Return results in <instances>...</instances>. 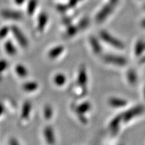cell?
<instances>
[{
	"instance_id": "obj_4",
	"label": "cell",
	"mask_w": 145,
	"mask_h": 145,
	"mask_svg": "<svg viewBox=\"0 0 145 145\" xmlns=\"http://www.w3.org/2000/svg\"><path fill=\"white\" fill-rule=\"evenodd\" d=\"M87 83H88V75L87 71L84 66H81L78 71L77 85L81 89V95H85L87 93Z\"/></svg>"
},
{
	"instance_id": "obj_31",
	"label": "cell",
	"mask_w": 145,
	"mask_h": 145,
	"mask_svg": "<svg viewBox=\"0 0 145 145\" xmlns=\"http://www.w3.org/2000/svg\"><path fill=\"white\" fill-rule=\"evenodd\" d=\"M25 1V0H14V2L16 3L17 5H21L24 3Z\"/></svg>"
},
{
	"instance_id": "obj_12",
	"label": "cell",
	"mask_w": 145,
	"mask_h": 145,
	"mask_svg": "<svg viewBox=\"0 0 145 145\" xmlns=\"http://www.w3.org/2000/svg\"><path fill=\"white\" fill-rule=\"evenodd\" d=\"M64 50V46H62V45H59V46L54 47V48H52V49H50L49 50V52H48V57H49L50 59H56V58L59 57V56L63 53Z\"/></svg>"
},
{
	"instance_id": "obj_32",
	"label": "cell",
	"mask_w": 145,
	"mask_h": 145,
	"mask_svg": "<svg viewBox=\"0 0 145 145\" xmlns=\"http://www.w3.org/2000/svg\"><path fill=\"white\" fill-rule=\"evenodd\" d=\"M4 112V107L1 104H0V116H1Z\"/></svg>"
},
{
	"instance_id": "obj_5",
	"label": "cell",
	"mask_w": 145,
	"mask_h": 145,
	"mask_svg": "<svg viewBox=\"0 0 145 145\" xmlns=\"http://www.w3.org/2000/svg\"><path fill=\"white\" fill-rule=\"evenodd\" d=\"M104 61L109 64L116 65L118 67H124L127 64V60L122 56L106 54L104 57Z\"/></svg>"
},
{
	"instance_id": "obj_35",
	"label": "cell",
	"mask_w": 145,
	"mask_h": 145,
	"mask_svg": "<svg viewBox=\"0 0 145 145\" xmlns=\"http://www.w3.org/2000/svg\"><path fill=\"white\" fill-rule=\"evenodd\" d=\"M143 93H144V99H145V87H144V92H143Z\"/></svg>"
},
{
	"instance_id": "obj_21",
	"label": "cell",
	"mask_w": 145,
	"mask_h": 145,
	"mask_svg": "<svg viewBox=\"0 0 145 145\" xmlns=\"http://www.w3.org/2000/svg\"><path fill=\"white\" fill-rule=\"evenodd\" d=\"M15 71L16 73H17V75L22 78L26 77V76L28 75V70H27V69L22 65L19 64L16 65Z\"/></svg>"
},
{
	"instance_id": "obj_33",
	"label": "cell",
	"mask_w": 145,
	"mask_h": 145,
	"mask_svg": "<svg viewBox=\"0 0 145 145\" xmlns=\"http://www.w3.org/2000/svg\"><path fill=\"white\" fill-rule=\"evenodd\" d=\"M141 25H142V28H145V19L143 20L142 21V22H141Z\"/></svg>"
},
{
	"instance_id": "obj_36",
	"label": "cell",
	"mask_w": 145,
	"mask_h": 145,
	"mask_svg": "<svg viewBox=\"0 0 145 145\" xmlns=\"http://www.w3.org/2000/svg\"><path fill=\"white\" fill-rule=\"evenodd\" d=\"M144 8H145V4H144Z\"/></svg>"
},
{
	"instance_id": "obj_6",
	"label": "cell",
	"mask_w": 145,
	"mask_h": 145,
	"mask_svg": "<svg viewBox=\"0 0 145 145\" xmlns=\"http://www.w3.org/2000/svg\"><path fill=\"white\" fill-rule=\"evenodd\" d=\"M12 30V33H13L14 37L15 39L17 40V41L18 42L20 45L21 46L24 47V48H26L28 46V39H26V37L25 36L22 30L18 28V26H13L11 28Z\"/></svg>"
},
{
	"instance_id": "obj_27",
	"label": "cell",
	"mask_w": 145,
	"mask_h": 145,
	"mask_svg": "<svg viewBox=\"0 0 145 145\" xmlns=\"http://www.w3.org/2000/svg\"><path fill=\"white\" fill-rule=\"evenodd\" d=\"M68 8H69L68 5H65V4H59L57 5V9L59 10V12H66V11L68 10Z\"/></svg>"
},
{
	"instance_id": "obj_10",
	"label": "cell",
	"mask_w": 145,
	"mask_h": 145,
	"mask_svg": "<svg viewBox=\"0 0 145 145\" xmlns=\"http://www.w3.org/2000/svg\"><path fill=\"white\" fill-rule=\"evenodd\" d=\"M47 22H48V16L46 13L42 12L40 14L38 18L37 29L39 32H42L44 30Z\"/></svg>"
},
{
	"instance_id": "obj_14",
	"label": "cell",
	"mask_w": 145,
	"mask_h": 145,
	"mask_svg": "<svg viewBox=\"0 0 145 145\" xmlns=\"http://www.w3.org/2000/svg\"><path fill=\"white\" fill-rule=\"evenodd\" d=\"M89 43L92 47V49H93L95 53L97 54L101 53L102 48H101V46L99 40L96 39L95 36H91L89 39Z\"/></svg>"
},
{
	"instance_id": "obj_24",
	"label": "cell",
	"mask_w": 145,
	"mask_h": 145,
	"mask_svg": "<svg viewBox=\"0 0 145 145\" xmlns=\"http://www.w3.org/2000/svg\"><path fill=\"white\" fill-rule=\"evenodd\" d=\"M44 116L46 120H50L52 116V109L48 105L45 106L44 108Z\"/></svg>"
},
{
	"instance_id": "obj_11",
	"label": "cell",
	"mask_w": 145,
	"mask_h": 145,
	"mask_svg": "<svg viewBox=\"0 0 145 145\" xmlns=\"http://www.w3.org/2000/svg\"><path fill=\"white\" fill-rule=\"evenodd\" d=\"M109 104L110 106L115 108H120L126 106L127 105V101L125 99L121 98H117V97H112L109 99Z\"/></svg>"
},
{
	"instance_id": "obj_16",
	"label": "cell",
	"mask_w": 145,
	"mask_h": 145,
	"mask_svg": "<svg viewBox=\"0 0 145 145\" xmlns=\"http://www.w3.org/2000/svg\"><path fill=\"white\" fill-rule=\"evenodd\" d=\"M127 80L128 83L131 85H135L137 83L138 81V76L137 72L134 69H130L128 71L126 74Z\"/></svg>"
},
{
	"instance_id": "obj_13",
	"label": "cell",
	"mask_w": 145,
	"mask_h": 145,
	"mask_svg": "<svg viewBox=\"0 0 145 145\" xmlns=\"http://www.w3.org/2000/svg\"><path fill=\"white\" fill-rule=\"evenodd\" d=\"M91 109V104L89 101H86L75 107V112L77 116L85 115Z\"/></svg>"
},
{
	"instance_id": "obj_20",
	"label": "cell",
	"mask_w": 145,
	"mask_h": 145,
	"mask_svg": "<svg viewBox=\"0 0 145 145\" xmlns=\"http://www.w3.org/2000/svg\"><path fill=\"white\" fill-rule=\"evenodd\" d=\"M39 88V85L35 81H30V82H26L23 85L24 90L28 92H32L36 90Z\"/></svg>"
},
{
	"instance_id": "obj_7",
	"label": "cell",
	"mask_w": 145,
	"mask_h": 145,
	"mask_svg": "<svg viewBox=\"0 0 145 145\" xmlns=\"http://www.w3.org/2000/svg\"><path fill=\"white\" fill-rule=\"evenodd\" d=\"M1 15L3 18L10 20H18L22 18V14L18 11L12 10H3L1 12Z\"/></svg>"
},
{
	"instance_id": "obj_25",
	"label": "cell",
	"mask_w": 145,
	"mask_h": 145,
	"mask_svg": "<svg viewBox=\"0 0 145 145\" xmlns=\"http://www.w3.org/2000/svg\"><path fill=\"white\" fill-rule=\"evenodd\" d=\"M89 23V20L88 18H85L81 20L80 22L79 23V24H78L77 26L79 28V30H83V29L86 28L88 27Z\"/></svg>"
},
{
	"instance_id": "obj_17",
	"label": "cell",
	"mask_w": 145,
	"mask_h": 145,
	"mask_svg": "<svg viewBox=\"0 0 145 145\" xmlns=\"http://www.w3.org/2000/svg\"><path fill=\"white\" fill-rule=\"evenodd\" d=\"M145 50V41H143L142 40H139L136 43L135 47V53L136 56L139 57L143 53Z\"/></svg>"
},
{
	"instance_id": "obj_15",
	"label": "cell",
	"mask_w": 145,
	"mask_h": 145,
	"mask_svg": "<svg viewBox=\"0 0 145 145\" xmlns=\"http://www.w3.org/2000/svg\"><path fill=\"white\" fill-rule=\"evenodd\" d=\"M32 110V104L30 101H26L23 104L21 112V117L22 119H28Z\"/></svg>"
},
{
	"instance_id": "obj_30",
	"label": "cell",
	"mask_w": 145,
	"mask_h": 145,
	"mask_svg": "<svg viewBox=\"0 0 145 145\" xmlns=\"http://www.w3.org/2000/svg\"><path fill=\"white\" fill-rule=\"evenodd\" d=\"M10 144H11V145H16V144H19V142H18L17 141V140H16L15 138H12V139H10Z\"/></svg>"
},
{
	"instance_id": "obj_2",
	"label": "cell",
	"mask_w": 145,
	"mask_h": 145,
	"mask_svg": "<svg viewBox=\"0 0 145 145\" xmlns=\"http://www.w3.org/2000/svg\"><path fill=\"white\" fill-rule=\"evenodd\" d=\"M144 111L145 108L142 105H138V106L133 107V108H130L125 112L123 114H121L122 115V122L124 123L130 122L135 118L142 114Z\"/></svg>"
},
{
	"instance_id": "obj_3",
	"label": "cell",
	"mask_w": 145,
	"mask_h": 145,
	"mask_svg": "<svg viewBox=\"0 0 145 145\" xmlns=\"http://www.w3.org/2000/svg\"><path fill=\"white\" fill-rule=\"evenodd\" d=\"M99 37L107 44L111 45L118 49H124V44L122 41L120 40L119 39H116L114 36L105 30H101L99 32Z\"/></svg>"
},
{
	"instance_id": "obj_28",
	"label": "cell",
	"mask_w": 145,
	"mask_h": 145,
	"mask_svg": "<svg viewBox=\"0 0 145 145\" xmlns=\"http://www.w3.org/2000/svg\"><path fill=\"white\" fill-rule=\"evenodd\" d=\"M7 67H8V63H7V61H4V60L0 61V72H3Z\"/></svg>"
},
{
	"instance_id": "obj_29",
	"label": "cell",
	"mask_w": 145,
	"mask_h": 145,
	"mask_svg": "<svg viewBox=\"0 0 145 145\" xmlns=\"http://www.w3.org/2000/svg\"><path fill=\"white\" fill-rule=\"evenodd\" d=\"M80 1H82V0H69V1L67 4L69 8H73V7L76 6V5H77Z\"/></svg>"
},
{
	"instance_id": "obj_8",
	"label": "cell",
	"mask_w": 145,
	"mask_h": 145,
	"mask_svg": "<svg viewBox=\"0 0 145 145\" xmlns=\"http://www.w3.org/2000/svg\"><path fill=\"white\" fill-rule=\"evenodd\" d=\"M122 122V115H119L116 116L112 120L109 124V129L111 131L112 135H116L118 132L121 123Z\"/></svg>"
},
{
	"instance_id": "obj_9",
	"label": "cell",
	"mask_w": 145,
	"mask_h": 145,
	"mask_svg": "<svg viewBox=\"0 0 145 145\" xmlns=\"http://www.w3.org/2000/svg\"><path fill=\"white\" fill-rule=\"evenodd\" d=\"M44 135L47 143L49 144H53L55 143V137H54V131L52 127L46 126L44 128Z\"/></svg>"
},
{
	"instance_id": "obj_23",
	"label": "cell",
	"mask_w": 145,
	"mask_h": 145,
	"mask_svg": "<svg viewBox=\"0 0 145 145\" xmlns=\"http://www.w3.org/2000/svg\"><path fill=\"white\" fill-rule=\"evenodd\" d=\"M79 30V28L78 26H70L68 27L67 30L66 31V36L67 37H72V36H75L77 34L78 31Z\"/></svg>"
},
{
	"instance_id": "obj_34",
	"label": "cell",
	"mask_w": 145,
	"mask_h": 145,
	"mask_svg": "<svg viewBox=\"0 0 145 145\" xmlns=\"http://www.w3.org/2000/svg\"><path fill=\"white\" fill-rule=\"evenodd\" d=\"M140 63H145V55L143 56V57H142V59H141V60H140Z\"/></svg>"
},
{
	"instance_id": "obj_26",
	"label": "cell",
	"mask_w": 145,
	"mask_h": 145,
	"mask_svg": "<svg viewBox=\"0 0 145 145\" xmlns=\"http://www.w3.org/2000/svg\"><path fill=\"white\" fill-rule=\"evenodd\" d=\"M10 29L8 26H4L0 29V39H3L8 35Z\"/></svg>"
},
{
	"instance_id": "obj_19",
	"label": "cell",
	"mask_w": 145,
	"mask_h": 145,
	"mask_svg": "<svg viewBox=\"0 0 145 145\" xmlns=\"http://www.w3.org/2000/svg\"><path fill=\"white\" fill-rule=\"evenodd\" d=\"M53 81L57 86L61 87L65 84V83H66L67 81V78L65 77L64 74L57 73L56 74L55 76L54 77Z\"/></svg>"
},
{
	"instance_id": "obj_18",
	"label": "cell",
	"mask_w": 145,
	"mask_h": 145,
	"mask_svg": "<svg viewBox=\"0 0 145 145\" xmlns=\"http://www.w3.org/2000/svg\"><path fill=\"white\" fill-rule=\"evenodd\" d=\"M4 48L5 50L9 55H15L16 52H17V50H16L15 46H14L13 43H12L10 40H8L5 43Z\"/></svg>"
},
{
	"instance_id": "obj_1",
	"label": "cell",
	"mask_w": 145,
	"mask_h": 145,
	"mask_svg": "<svg viewBox=\"0 0 145 145\" xmlns=\"http://www.w3.org/2000/svg\"><path fill=\"white\" fill-rule=\"evenodd\" d=\"M118 1L119 0H109L108 2L103 6V8L96 15V22L98 23H101L106 20L107 18L112 13V12L116 7Z\"/></svg>"
},
{
	"instance_id": "obj_22",
	"label": "cell",
	"mask_w": 145,
	"mask_h": 145,
	"mask_svg": "<svg viewBox=\"0 0 145 145\" xmlns=\"http://www.w3.org/2000/svg\"><path fill=\"white\" fill-rule=\"evenodd\" d=\"M38 5L37 0H30L27 6V12L29 15H32L35 12Z\"/></svg>"
}]
</instances>
